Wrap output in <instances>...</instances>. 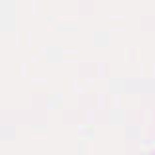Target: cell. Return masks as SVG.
<instances>
[]
</instances>
